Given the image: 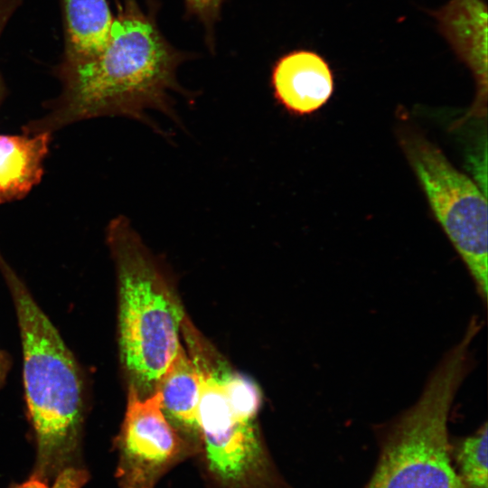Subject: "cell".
Segmentation results:
<instances>
[{
    "label": "cell",
    "mask_w": 488,
    "mask_h": 488,
    "mask_svg": "<svg viewBox=\"0 0 488 488\" xmlns=\"http://www.w3.org/2000/svg\"><path fill=\"white\" fill-rule=\"evenodd\" d=\"M187 59L164 36L153 15L135 0H125L99 52L82 61H61L55 68L60 93L48 102L46 113L23 126L22 133H53L104 117H125L159 130L148 110L178 122L174 95H186L177 71Z\"/></svg>",
    "instance_id": "obj_1"
},
{
    "label": "cell",
    "mask_w": 488,
    "mask_h": 488,
    "mask_svg": "<svg viewBox=\"0 0 488 488\" xmlns=\"http://www.w3.org/2000/svg\"><path fill=\"white\" fill-rule=\"evenodd\" d=\"M22 346L23 383L36 459L32 474L47 483L80 467L87 391L83 371L27 285L0 251Z\"/></svg>",
    "instance_id": "obj_2"
},
{
    "label": "cell",
    "mask_w": 488,
    "mask_h": 488,
    "mask_svg": "<svg viewBox=\"0 0 488 488\" xmlns=\"http://www.w3.org/2000/svg\"><path fill=\"white\" fill-rule=\"evenodd\" d=\"M106 242L115 264L120 362L128 389L152 395L183 346V307L156 258L130 221L110 220Z\"/></svg>",
    "instance_id": "obj_3"
},
{
    "label": "cell",
    "mask_w": 488,
    "mask_h": 488,
    "mask_svg": "<svg viewBox=\"0 0 488 488\" xmlns=\"http://www.w3.org/2000/svg\"><path fill=\"white\" fill-rule=\"evenodd\" d=\"M473 344L464 333L431 371L417 400L380 427L379 461L365 488H465L451 464L447 424L474 369Z\"/></svg>",
    "instance_id": "obj_4"
},
{
    "label": "cell",
    "mask_w": 488,
    "mask_h": 488,
    "mask_svg": "<svg viewBox=\"0 0 488 488\" xmlns=\"http://www.w3.org/2000/svg\"><path fill=\"white\" fill-rule=\"evenodd\" d=\"M185 335L201 376L200 446L215 488H290L262 446L256 418L242 415L231 402L223 380L226 362L195 332Z\"/></svg>",
    "instance_id": "obj_5"
},
{
    "label": "cell",
    "mask_w": 488,
    "mask_h": 488,
    "mask_svg": "<svg viewBox=\"0 0 488 488\" xmlns=\"http://www.w3.org/2000/svg\"><path fill=\"white\" fill-rule=\"evenodd\" d=\"M401 144L434 216L461 257L486 305V193L422 136L408 132L401 136Z\"/></svg>",
    "instance_id": "obj_6"
},
{
    "label": "cell",
    "mask_w": 488,
    "mask_h": 488,
    "mask_svg": "<svg viewBox=\"0 0 488 488\" xmlns=\"http://www.w3.org/2000/svg\"><path fill=\"white\" fill-rule=\"evenodd\" d=\"M116 444V477L120 488H154L195 449L167 419L156 391L140 398L131 389Z\"/></svg>",
    "instance_id": "obj_7"
},
{
    "label": "cell",
    "mask_w": 488,
    "mask_h": 488,
    "mask_svg": "<svg viewBox=\"0 0 488 488\" xmlns=\"http://www.w3.org/2000/svg\"><path fill=\"white\" fill-rule=\"evenodd\" d=\"M430 14L440 34L474 76L476 96L468 116H485L488 87L486 3L483 0H448Z\"/></svg>",
    "instance_id": "obj_8"
},
{
    "label": "cell",
    "mask_w": 488,
    "mask_h": 488,
    "mask_svg": "<svg viewBox=\"0 0 488 488\" xmlns=\"http://www.w3.org/2000/svg\"><path fill=\"white\" fill-rule=\"evenodd\" d=\"M277 103L289 114L310 116L324 108L334 92L330 63L312 50H294L273 65L270 76Z\"/></svg>",
    "instance_id": "obj_9"
},
{
    "label": "cell",
    "mask_w": 488,
    "mask_h": 488,
    "mask_svg": "<svg viewBox=\"0 0 488 488\" xmlns=\"http://www.w3.org/2000/svg\"><path fill=\"white\" fill-rule=\"evenodd\" d=\"M52 136L0 134V205L23 199L41 182Z\"/></svg>",
    "instance_id": "obj_10"
},
{
    "label": "cell",
    "mask_w": 488,
    "mask_h": 488,
    "mask_svg": "<svg viewBox=\"0 0 488 488\" xmlns=\"http://www.w3.org/2000/svg\"><path fill=\"white\" fill-rule=\"evenodd\" d=\"M155 391L163 412L180 435L184 437L185 433L191 443L192 438L200 441L197 413L201 376L183 346L162 375Z\"/></svg>",
    "instance_id": "obj_11"
},
{
    "label": "cell",
    "mask_w": 488,
    "mask_h": 488,
    "mask_svg": "<svg viewBox=\"0 0 488 488\" xmlns=\"http://www.w3.org/2000/svg\"><path fill=\"white\" fill-rule=\"evenodd\" d=\"M65 52L62 61L93 57L105 46L114 16L107 0H62Z\"/></svg>",
    "instance_id": "obj_12"
},
{
    "label": "cell",
    "mask_w": 488,
    "mask_h": 488,
    "mask_svg": "<svg viewBox=\"0 0 488 488\" xmlns=\"http://www.w3.org/2000/svg\"><path fill=\"white\" fill-rule=\"evenodd\" d=\"M487 423L463 439L456 449L458 475L465 488H487Z\"/></svg>",
    "instance_id": "obj_13"
},
{
    "label": "cell",
    "mask_w": 488,
    "mask_h": 488,
    "mask_svg": "<svg viewBox=\"0 0 488 488\" xmlns=\"http://www.w3.org/2000/svg\"><path fill=\"white\" fill-rule=\"evenodd\" d=\"M226 0H184L185 14L196 18L203 26L207 45L214 49V30Z\"/></svg>",
    "instance_id": "obj_14"
},
{
    "label": "cell",
    "mask_w": 488,
    "mask_h": 488,
    "mask_svg": "<svg viewBox=\"0 0 488 488\" xmlns=\"http://www.w3.org/2000/svg\"><path fill=\"white\" fill-rule=\"evenodd\" d=\"M10 488H75L74 485L66 479H57L53 482L52 487L49 486V483L31 476L27 481L13 485Z\"/></svg>",
    "instance_id": "obj_15"
},
{
    "label": "cell",
    "mask_w": 488,
    "mask_h": 488,
    "mask_svg": "<svg viewBox=\"0 0 488 488\" xmlns=\"http://www.w3.org/2000/svg\"><path fill=\"white\" fill-rule=\"evenodd\" d=\"M11 357L5 351L0 350V389L6 381L9 371L11 369Z\"/></svg>",
    "instance_id": "obj_16"
}]
</instances>
